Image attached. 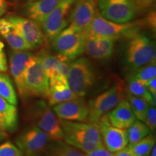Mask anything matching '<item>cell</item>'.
Wrapping results in <instances>:
<instances>
[{"mask_svg":"<svg viewBox=\"0 0 156 156\" xmlns=\"http://www.w3.org/2000/svg\"><path fill=\"white\" fill-rule=\"evenodd\" d=\"M66 143L87 153L103 145L98 124L60 119Z\"/></svg>","mask_w":156,"mask_h":156,"instance_id":"obj_1","label":"cell"},{"mask_svg":"<svg viewBox=\"0 0 156 156\" xmlns=\"http://www.w3.org/2000/svg\"><path fill=\"white\" fill-rule=\"evenodd\" d=\"M125 63L131 70L155 61V45L147 35L136 31L127 36Z\"/></svg>","mask_w":156,"mask_h":156,"instance_id":"obj_2","label":"cell"},{"mask_svg":"<svg viewBox=\"0 0 156 156\" xmlns=\"http://www.w3.org/2000/svg\"><path fill=\"white\" fill-rule=\"evenodd\" d=\"M139 30L140 23H114L104 18L96 12L88 28L83 33L85 37L109 38L116 41L122 37H127Z\"/></svg>","mask_w":156,"mask_h":156,"instance_id":"obj_3","label":"cell"},{"mask_svg":"<svg viewBox=\"0 0 156 156\" xmlns=\"http://www.w3.org/2000/svg\"><path fill=\"white\" fill-rule=\"evenodd\" d=\"M67 82L72 90L80 98H83L95 83V71L87 58H80L70 64Z\"/></svg>","mask_w":156,"mask_h":156,"instance_id":"obj_4","label":"cell"},{"mask_svg":"<svg viewBox=\"0 0 156 156\" xmlns=\"http://www.w3.org/2000/svg\"><path fill=\"white\" fill-rule=\"evenodd\" d=\"M124 88L122 82H118L100 95L90 101L88 104L87 122L98 124L101 118L112 111L124 98Z\"/></svg>","mask_w":156,"mask_h":156,"instance_id":"obj_5","label":"cell"},{"mask_svg":"<svg viewBox=\"0 0 156 156\" xmlns=\"http://www.w3.org/2000/svg\"><path fill=\"white\" fill-rule=\"evenodd\" d=\"M52 45L58 55L73 61L84 52V33L69 25L54 38Z\"/></svg>","mask_w":156,"mask_h":156,"instance_id":"obj_6","label":"cell"},{"mask_svg":"<svg viewBox=\"0 0 156 156\" xmlns=\"http://www.w3.org/2000/svg\"><path fill=\"white\" fill-rule=\"evenodd\" d=\"M32 118L34 125L46 132L51 140L55 141L63 140L64 133L60 119L44 101H38L35 103L32 109Z\"/></svg>","mask_w":156,"mask_h":156,"instance_id":"obj_7","label":"cell"},{"mask_svg":"<svg viewBox=\"0 0 156 156\" xmlns=\"http://www.w3.org/2000/svg\"><path fill=\"white\" fill-rule=\"evenodd\" d=\"M98 8L101 16L117 23L131 22L138 12L132 0H99Z\"/></svg>","mask_w":156,"mask_h":156,"instance_id":"obj_8","label":"cell"},{"mask_svg":"<svg viewBox=\"0 0 156 156\" xmlns=\"http://www.w3.org/2000/svg\"><path fill=\"white\" fill-rule=\"evenodd\" d=\"M75 0H62L41 25L46 41H52L69 23V15Z\"/></svg>","mask_w":156,"mask_h":156,"instance_id":"obj_9","label":"cell"},{"mask_svg":"<svg viewBox=\"0 0 156 156\" xmlns=\"http://www.w3.org/2000/svg\"><path fill=\"white\" fill-rule=\"evenodd\" d=\"M26 95L47 98L49 92L48 78L43 69L39 56L35 57L27 69L25 75Z\"/></svg>","mask_w":156,"mask_h":156,"instance_id":"obj_10","label":"cell"},{"mask_svg":"<svg viewBox=\"0 0 156 156\" xmlns=\"http://www.w3.org/2000/svg\"><path fill=\"white\" fill-rule=\"evenodd\" d=\"M50 140L46 132L34 125L17 136L15 143L23 153H41L45 151Z\"/></svg>","mask_w":156,"mask_h":156,"instance_id":"obj_11","label":"cell"},{"mask_svg":"<svg viewBox=\"0 0 156 156\" xmlns=\"http://www.w3.org/2000/svg\"><path fill=\"white\" fill-rule=\"evenodd\" d=\"M98 124L103 145L109 151L114 153L127 146L128 136L126 129L113 126L106 114L101 117Z\"/></svg>","mask_w":156,"mask_h":156,"instance_id":"obj_12","label":"cell"},{"mask_svg":"<svg viewBox=\"0 0 156 156\" xmlns=\"http://www.w3.org/2000/svg\"><path fill=\"white\" fill-rule=\"evenodd\" d=\"M35 57L28 51H14L9 55V69L20 96L26 97L25 75L27 69Z\"/></svg>","mask_w":156,"mask_h":156,"instance_id":"obj_13","label":"cell"},{"mask_svg":"<svg viewBox=\"0 0 156 156\" xmlns=\"http://www.w3.org/2000/svg\"><path fill=\"white\" fill-rule=\"evenodd\" d=\"M5 18L14 25L33 48L41 46L46 41L40 24L36 21L17 15H9Z\"/></svg>","mask_w":156,"mask_h":156,"instance_id":"obj_14","label":"cell"},{"mask_svg":"<svg viewBox=\"0 0 156 156\" xmlns=\"http://www.w3.org/2000/svg\"><path fill=\"white\" fill-rule=\"evenodd\" d=\"M96 12V0H75L70 12L69 25L85 32Z\"/></svg>","mask_w":156,"mask_h":156,"instance_id":"obj_15","label":"cell"},{"mask_svg":"<svg viewBox=\"0 0 156 156\" xmlns=\"http://www.w3.org/2000/svg\"><path fill=\"white\" fill-rule=\"evenodd\" d=\"M53 111L60 119L73 122H87L88 105L83 98L59 103L53 106Z\"/></svg>","mask_w":156,"mask_h":156,"instance_id":"obj_16","label":"cell"},{"mask_svg":"<svg viewBox=\"0 0 156 156\" xmlns=\"http://www.w3.org/2000/svg\"><path fill=\"white\" fill-rule=\"evenodd\" d=\"M49 92L47 97L50 106H54L59 103L65 102L78 97L72 90L68 84L67 77L62 75H56L48 79Z\"/></svg>","mask_w":156,"mask_h":156,"instance_id":"obj_17","label":"cell"},{"mask_svg":"<svg viewBox=\"0 0 156 156\" xmlns=\"http://www.w3.org/2000/svg\"><path fill=\"white\" fill-rule=\"evenodd\" d=\"M115 41V39L109 38L85 37L84 51L95 59H109L114 54Z\"/></svg>","mask_w":156,"mask_h":156,"instance_id":"obj_18","label":"cell"},{"mask_svg":"<svg viewBox=\"0 0 156 156\" xmlns=\"http://www.w3.org/2000/svg\"><path fill=\"white\" fill-rule=\"evenodd\" d=\"M106 115L113 126L124 129H126L136 120L128 101L124 98Z\"/></svg>","mask_w":156,"mask_h":156,"instance_id":"obj_19","label":"cell"},{"mask_svg":"<svg viewBox=\"0 0 156 156\" xmlns=\"http://www.w3.org/2000/svg\"><path fill=\"white\" fill-rule=\"evenodd\" d=\"M0 35L14 51L33 49L16 28L6 18H0Z\"/></svg>","mask_w":156,"mask_h":156,"instance_id":"obj_20","label":"cell"},{"mask_svg":"<svg viewBox=\"0 0 156 156\" xmlns=\"http://www.w3.org/2000/svg\"><path fill=\"white\" fill-rule=\"evenodd\" d=\"M62 0H36L29 2L25 6V13L29 19L41 24L46 17Z\"/></svg>","mask_w":156,"mask_h":156,"instance_id":"obj_21","label":"cell"},{"mask_svg":"<svg viewBox=\"0 0 156 156\" xmlns=\"http://www.w3.org/2000/svg\"><path fill=\"white\" fill-rule=\"evenodd\" d=\"M17 124L18 114L16 106L0 96V129L4 132H12L16 130Z\"/></svg>","mask_w":156,"mask_h":156,"instance_id":"obj_22","label":"cell"},{"mask_svg":"<svg viewBox=\"0 0 156 156\" xmlns=\"http://www.w3.org/2000/svg\"><path fill=\"white\" fill-rule=\"evenodd\" d=\"M46 156H87L86 153L62 141H55L45 150Z\"/></svg>","mask_w":156,"mask_h":156,"instance_id":"obj_23","label":"cell"},{"mask_svg":"<svg viewBox=\"0 0 156 156\" xmlns=\"http://www.w3.org/2000/svg\"><path fill=\"white\" fill-rule=\"evenodd\" d=\"M156 76L155 61L145 64L141 67L132 70V73L129 77V80L136 81L138 83L145 84L148 80Z\"/></svg>","mask_w":156,"mask_h":156,"instance_id":"obj_24","label":"cell"},{"mask_svg":"<svg viewBox=\"0 0 156 156\" xmlns=\"http://www.w3.org/2000/svg\"><path fill=\"white\" fill-rule=\"evenodd\" d=\"M0 96L11 104L17 105V95L13 84L8 75L2 73H0Z\"/></svg>","mask_w":156,"mask_h":156,"instance_id":"obj_25","label":"cell"},{"mask_svg":"<svg viewBox=\"0 0 156 156\" xmlns=\"http://www.w3.org/2000/svg\"><path fill=\"white\" fill-rule=\"evenodd\" d=\"M129 145L141 140L149 134L150 129L147 125L140 120H135L126 129Z\"/></svg>","mask_w":156,"mask_h":156,"instance_id":"obj_26","label":"cell"},{"mask_svg":"<svg viewBox=\"0 0 156 156\" xmlns=\"http://www.w3.org/2000/svg\"><path fill=\"white\" fill-rule=\"evenodd\" d=\"M127 101L131 106L132 111L135 118L144 122L146 113L149 106V103H147V101L142 98L134 96L129 93L127 95Z\"/></svg>","mask_w":156,"mask_h":156,"instance_id":"obj_27","label":"cell"},{"mask_svg":"<svg viewBox=\"0 0 156 156\" xmlns=\"http://www.w3.org/2000/svg\"><path fill=\"white\" fill-rule=\"evenodd\" d=\"M41 62V65L44 72L48 79L53 76L58 75L57 74V66L59 62L64 57L61 55H51L48 54H42L39 56Z\"/></svg>","mask_w":156,"mask_h":156,"instance_id":"obj_28","label":"cell"},{"mask_svg":"<svg viewBox=\"0 0 156 156\" xmlns=\"http://www.w3.org/2000/svg\"><path fill=\"white\" fill-rule=\"evenodd\" d=\"M155 145V137L153 134H149L141 140L134 144L129 145L128 147L138 156H147Z\"/></svg>","mask_w":156,"mask_h":156,"instance_id":"obj_29","label":"cell"},{"mask_svg":"<svg viewBox=\"0 0 156 156\" xmlns=\"http://www.w3.org/2000/svg\"><path fill=\"white\" fill-rule=\"evenodd\" d=\"M127 90L129 94L145 99L149 104H155V98H153L147 87L143 84L136 81L129 80Z\"/></svg>","mask_w":156,"mask_h":156,"instance_id":"obj_30","label":"cell"},{"mask_svg":"<svg viewBox=\"0 0 156 156\" xmlns=\"http://www.w3.org/2000/svg\"><path fill=\"white\" fill-rule=\"evenodd\" d=\"M0 156H23V154L17 146L7 141L0 145Z\"/></svg>","mask_w":156,"mask_h":156,"instance_id":"obj_31","label":"cell"},{"mask_svg":"<svg viewBox=\"0 0 156 156\" xmlns=\"http://www.w3.org/2000/svg\"><path fill=\"white\" fill-rule=\"evenodd\" d=\"M144 123L151 131H154L156 127L155 104H149Z\"/></svg>","mask_w":156,"mask_h":156,"instance_id":"obj_32","label":"cell"},{"mask_svg":"<svg viewBox=\"0 0 156 156\" xmlns=\"http://www.w3.org/2000/svg\"><path fill=\"white\" fill-rule=\"evenodd\" d=\"M86 155L87 156H114V153L109 151L105 145H103L90 153H86Z\"/></svg>","mask_w":156,"mask_h":156,"instance_id":"obj_33","label":"cell"},{"mask_svg":"<svg viewBox=\"0 0 156 156\" xmlns=\"http://www.w3.org/2000/svg\"><path fill=\"white\" fill-rule=\"evenodd\" d=\"M7 70V58L4 51V44L0 40V73H5Z\"/></svg>","mask_w":156,"mask_h":156,"instance_id":"obj_34","label":"cell"},{"mask_svg":"<svg viewBox=\"0 0 156 156\" xmlns=\"http://www.w3.org/2000/svg\"><path fill=\"white\" fill-rule=\"evenodd\" d=\"M145 85L153 98L156 99V77L148 80Z\"/></svg>","mask_w":156,"mask_h":156,"instance_id":"obj_35","label":"cell"},{"mask_svg":"<svg viewBox=\"0 0 156 156\" xmlns=\"http://www.w3.org/2000/svg\"><path fill=\"white\" fill-rule=\"evenodd\" d=\"M114 156H138L129 147H125L119 151L114 153Z\"/></svg>","mask_w":156,"mask_h":156,"instance_id":"obj_36","label":"cell"},{"mask_svg":"<svg viewBox=\"0 0 156 156\" xmlns=\"http://www.w3.org/2000/svg\"><path fill=\"white\" fill-rule=\"evenodd\" d=\"M135 4L138 9L141 7H147L151 5L154 0H132Z\"/></svg>","mask_w":156,"mask_h":156,"instance_id":"obj_37","label":"cell"},{"mask_svg":"<svg viewBox=\"0 0 156 156\" xmlns=\"http://www.w3.org/2000/svg\"><path fill=\"white\" fill-rule=\"evenodd\" d=\"M148 23L151 25L152 28L155 30V12H152L147 17Z\"/></svg>","mask_w":156,"mask_h":156,"instance_id":"obj_38","label":"cell"},{"mask_svg":"<svg viewBox=\"0 0 156 156\" xmlns=\"http://www.w3.org/2000/svg\"><path fill=\"white\" fill-rule=\"evenodd\" d=\"M7 8V4L5 0H0V17L5 14Z\"/></svg>","mask_w":156,"mask_h":156,"instance_id":"obj_39","label":"cell"},{"mask_svg":"<svg viewBox=\"0 0 156 156\" xmlns=\"http://www.w3.org/2000/svg\"><path fill=\"white\" fill-rule=\"evenodd\" d=\"M5 132H4L2 130L0 129V141L3 140L5 138Z\"/></svg>","mask_w":156,"mask_h":156,"instance_id":"obj_40","label":"cell"},{"mask_svg":"<svg viewBox=\"0 0 156 156\" xmlns=\"http://www.w3.org/2000/svg\"><path fill=\"white\" fill-rule=\"evenodd\" d=\"M25 156H41V153H30V154H25Z\"/></svg>","mask_w":156,"mask_h":156,"instance_id":"obj_41","label":"cell"},{"mask_svg":"<svg viewBox=\"0 0 156 156\" xmlns=\"http://www.w3.org/2000/svg\"><path fill=\"white\" fill-rule=\"evenodd\" d=\"M28 2H33V1H36V0H28Z\"/></svg>","mask_w":156,"mask_h":156,"instance_id":"obj_42","label":"cell"},{"mask_svg":"<svg viewBox=\"0 0 156 156\" xmlns=\"http://www.w3.org/2000/svg\"><path fill=\"white\" fill-rule=\"evenodd\" d=\"M13 1H17V0H13Z\"/></svg>","mask_w":156,"mask_h":156,"instance_id":"obj_43","label":"cell"}]
</instances>
